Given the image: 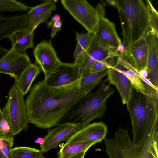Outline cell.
<instances>
[{
    "label": "cell",
    "instance_id": "1",
    "mask_svg": "<svg viewBox=\"0 0 158 158\" xmlns=\"http://www.w3.org/2000/svg\"><path fill=\"white\" fill-rule=\"evenodd\" d=\"M81 79L59 87L50 86L44 80L35 84L25 100L29 122L44 129L57 126L73 107L89 93L80 87Z\"/></svg>",
    "mask_w": 158,
    "mask_h": 158
},
{
    "label": "cell",
    "instance_id": "2",
    "mask_svg": "<svg viewBox=\"0 0 158 158\" xmlns=\"http://www.w3.org/2000/svg\"><path fill=\"white\" fill-rule=\"evenodd\" d=\"M149 92L143 93L132 86L126 104L131 121L134 147L141 146L148 135L158 127V90L150 87Z\"/></svg>",
    "mask_w": 158,
    "mask_h": 158
},
{
    "label": "cell",
    "instance_id": "3",
    "mask_svg": "<svg viewBox=\"0 0 158 158\" xmlns=\"http://www.w3.org/2000/svg\"><path fill=\"white\" fill-rule=\"evenodd\" d=\"M106 3L117 10L123 37L122 45L127 48L151 30L149 6L142 0H108Z\"/></svg>",
    "mask_w": 158,
    "mask_h": 158
},
{
    "label": "cell",
    "instance_id": "4",
    "mask_svg": "<svg viewBox=\"0 0 158 158\" xmlns=\"http://www.w3.org/2000/svg\"><path fill=\"white\" fill-rule=\"evenodd\" d=\"M101 84L96 91L81 99L58 125H74L79 130L91 123L95 119L102 117L106 111V101L114 93V90L107 79Z\"/></svg>",
    "mask_w": 158,
    "mask_h": 158
},
{
    "label": "cell",
    "instance_id": "5",
    "mask_svg": "<svg viewBox=\"0 0 158 158\" xmlns=\"http://www.w3.org/2000/svg\"><path fill=\"white\" fill-rule=\"evenodd\" d=\"M158 127L148 135L143 145L138 148L133 146L127 130L120 128L114 137L105 138V152L109 158H149L152 140L158 133Z\"/></svg>",
    "mask_w": 158,
    "mask_h": 158
},
{
    "label": "cell",
    "instance_id": "6",
    "mask_svg": "<svg viewBox=\"0 0 158 158\" xmlns=\"http://www.w3.org/2000/svg\"><path fill=\"white\" fill-rule=\"evenodd\" d=\"M7 101L2 109L3 115L9 125L10 134L14 136L28 128L23 96L14 85L8 92Z\"/></svg>",
    "mask_w": 158,
    "mask_h": 158
},
{
    "label": "cell",
    "instance_id": "7",
    "mask_svg": "<svg viewBox=\"0 0 158 158\" xmlns=\"http://www.w3.org/2000/svg\"><path fill=\"white\" fill-rule=\"evenodd\" d=\"M119 52L118 50L109 47L94 38L87 51L77 60L74 61L82 77L91 74L94 64L98 62H107L112 65L115 57Z\"/></svg>",
    "mask_w": 158,
    "mask_h": 158
},
{
    "label": "cell",
    "instance_id": "8",
    "mask_svg": "<svg viewBox=\"0 0 158 158\" xmlns=\"http://www.w3.org/2000/svg\"><path fill=\"white\" fill-rule=\"evenodd\" d=\"M61 3L87 32H94L99 18L96 7H93L86 0H62Z\"/></svg>",
    "mask_w": 158,
    "mask_h": 158
},
{
    "label": "cell",
    "instance_id": "9",
    "mask_svg": "<svg viewBox=\"0 0 158 158\" xmlns=\"http://www.w3.org/2000/svg\"><path fill=\"white\" fill-rule=\"evenodd\" d=\"M99 14V20L94 37L102 44L118 50L123 46L114 23L105 16L103 5L99 3L96 7Z\"/></svg>",
    "mask_w": 158,
    "mask_h": 158
},
{
    "label": "cell",
    "instance_id": "10",
    "mask_svg": "<svg viewBox=\"0 0 158 158\" xmlns=\"http://www.w3.org/2000/svg\"><path fill=\"white\" fill-rule=\"evenodd\" d=\"M151 30L131 46L124 48L118 57L139 72L146 70L148 46V36Z\"/></svg>",
    "mask_w": 158,
    "mask_h": 158
},
{
    "label": "cell",
    "instance_id": "11",
    "mask_svg": "<svg viewBox=\"0 0 158 158\" xmlns=\"http://www.w3.org/2000/svg\"><path fill=\"white\" fill-rule=\"evenodd\" d=\"M31 63L27 54L16 53L0 45V73L8 74L15 78Z\"/></svg>",
    "mask_w": 158,
    "mask_h": 158
},
{
    "label": "cell",
    "instance_id": "12",
    "mask_svg": "<svg viewBox=\"0 0 158 158\" xmlns=\"http://www.w3.org/2000/svg\"><path fill=\"white\" fill-rule=\"evenodd\" d=\"M82 77L77 64L61 62L50 74L44 77V81L48 85L59 87L68 84Z\"/></svg>",
    "mask_w": 158,
    "mask_h": 158
},
{
    "label": "cell",
    "instance_id": "13",
    "mask_svg": "<svg viewBox=\"0 0 158 158\" xmlns=\"http://www.w3.org/2000/svg\"><path fill=\"white\" fill-rule=\"evenodd\" d=\"M33 54L35 62L44 74H50L61 62L51 41L43 40L35 48Z\"/></svg>",
    "mask_w": 158,
    "mask_h": 158
},
{
    "label": "cell",
    "instance_id": "14",
    "mask_svg": "<svg viewBox=\"0 0 158 158\" xmlns=\"http://www.w3.org/2000/svg\"><path fill=\"white\" fill-rule=\"evenodd\" d=\"M78 130L77 126L69 124H60L49 130L40 144V150L44 153L56 148L60 142L66 140Z\"/></svg>",
    "mask_w": 158,
    "mask_h": 158
},
{
    "label": "cell",
    "instance_id": "15",
    "mask_svg": "<svg viewBox=\"0 0 158 158\" xmlns=\"http://www.w3.org/2000/svg\"><path fill=\"white\" fill-rule=\"evenodd\" d=\"M107 127L102 122H95L79 130L66 141V143L90 141L97 143L105 138Z\"/></svg>",
    "mask_w": 158,
    "mask_h": 158
},
{
    "label": "cell",
    "instance_id": "16",
    "mask_svg": "<svg viewBox=\"0 0 158 158\" xmlns=\"http://www.w3.org/2000/svg\"><path fill=\"white\" fill-rule=\"evenodd\" d=\"M107 80L119 92L123 104L127 103L131 94L132 84L118 64L109 69Z\"/></svg>",
    "mask_w": 158,
    "mask_h": 158
},
{
    "label": "cell",
    "instance_id": "17",
    "mask_svg": "<svg viewBox=\"0 0 158 158\" xmlns=\"http://www.w3.org/2000/svg\"><path fill=\"white\" fill-rule=\"evenodd\" d=\"M56 2L48 0L35 6L31 7L27 13L29 19L26 28L31 31L41 23L45 22L51 16L52 12L56 10Z\"/></svg>",
    "mask_w": 158,
    "mask_h": 158
},
{
    "label": "cell",
    "instance_id": "18",
    "mask_svg": "<svg viewBox=\"0 0 158 158\" xmlns=\"http://www.w3.org/2000/svg\"><path fill=\"white\" fill-rule=\"evenodd\" d=\"M158 38L150 31L148 36V46L146 70L148 79L158 89Z\"/></svg>",
    "mask_w": 158,
    "mask_h": 158
},
{
    "label": "cell",
    "instance_id": "19",
    "mask_svg": "<svg viewBox=\"0 0 158 158\" xmlns=\"http://www.w3.org/2000/svg\"><path fill=\"white\" fill-rule=\"evenodd\" d=\"M28 14L10 17L0 16V41L9 38L16 31L27 27Z\"/></svg>",
    "mask_w": 158,
    "mask_h": 158
},
{
    "label": "cell",
    "instance_id": "20",
    "mask_svg": "<svg viewBox=\"0 0 158 158\" xmlns=\"http://www.w3.org/2000/svg\"><path fill=\"white\" fill-rule=\"evenodd\" d=\"M34 32L30 31L26 27L16 31L9 38L12 45L10 49L18 53H26L27 48L34 47Z\"/></svg>",
    "mask_w": 158,
    "mask_h": 158
},
{
    "label": "cell",
    "instance_id": "21",
    "mask_svg": "<svg viewBox=\"0 0 158 158\" xmlns=\"http://www.w3.org/2000/svg\"><path fill=\"white\" fill-rule=\"evenodd\" d=\"M41 72L35 63H31L18 77L15 78L14 85L24 96L30 90L33 81Z\"/></svg>",
    "mask_w": 158,
    "mask_h": 158
},
{
    "label": "cell",
    "instance_id": "22",
    "mask_svg": "<svg viewBox=\"0 0 158 158\" xmlns=\"http://www.w3.org/2000/svg\"><path fill=\"white\" fill-rule=\"evenodd\" d=\"M96 143L90 141L66 143L60 148L58 158H70L80 152L87 151Z\"/></svg>",
    "mask_w": 158,
    "mask_h": 158
},
{
    "label": "cell",
    "instance_id": "23",
    "mask_svg": "<svg viewBox=\"0 0 158 158\" xmlns=\"http://www.w3.org/2000/svg\"><path fill=\"white\" fill-rule=\"evenodd\" d=\"M76 45L73 57L76 61L80 58L89 48L94 37V32L76 33Z\"/></svg>",
    "mask_w": 158,
    "mask_h": 158
},
{
    "label": "cell",
    "instance_id": "24",
    "mask_svg": "<svg viewBox=\"0 0 158 158\" xmlns=\"http://www.w3.org/2000/svg\"><path fill=\"white\" fill-rule=\"evenodd\" d=\"M40 150L27 147H18L11 148L8 158H44Z\"/></svg>",
    "mask_w": 158,
    "mask_h": 158
},
{
    "label": "cell",
    "instance_id": "25",
    "mask_svg": "<svg viewBox=\"0 0 158 158\" xmlns=\"http://www.w3.org/2000/svg\"><path fill=\"white\" fill-rule=\"evenodd\" d=\"M109 69L91 74L82 77L80 82V87L88 91L89 93L98 85L108 73Z\"/></svg>",
    "mask_w": 158,
    "mask_h": 158
},
{
    "label": "cell",
    "instance_id": "26",
    "mask_svg": "<svg viewBox=\"0 0 158 158\" xmlns=\"http://www.w3.org/2000/svg\"><path fill=\"white\" fill-rule=\"evenodd\" d=\"M118 65L134 88L144 93L149 92V89L136 74L133 71L127 69L120 64Z\"/></svg>",
    "mask_w": 158,
    "mask_h": 158
},
{
    "label": "cell",
    "instance_id": "27",
    "mask_svg": "<svg viewBox=\"0 0 158 158\" xmlns=\"http://www.w3.org/2000/svg\"><path fill=\"white\" fill-rule=\"evenodd\" d=\"M30 7L15 0H0V12L28 11Z\"/></svg>",
    "mask_w": 158,
    "mask_h": 158
},
{
    "label": "cell",
    "instance_id": "28",
    "mask_svg": "<svg viewBox=\"0 0 158 158\" xmlns=\"http://www.w3.org/2000/svg\"><path fill=\"white\" fill-rule=\"evenodd\" d=\"M150 11L151 15V32L154 33L158 38V13L150 1L147 0Z\"/></svg>",
    "mask_w": 158,
    "mask_h": 158
},
{
    "label": "cell",
    "instance_id": "29",
    "mask_svg": "<svg viewBox=\"0 0 158 158\" xmlns=\"http://www.w3.org/2000/svg\"><path fill=\"white\" fill-rule=\"evenodd\" d=\"M13 145V137L0 139V158H8L9 150Z\"/></svg>",
    "mask_w": 158,
    "mask_h": 158
},
{
    "label": "cell",
    "instance_id": "30",
    "mask_svg": "<svg viewBox=\"0 0 158 158\" xmlns=\"http://www.w3.org/2000/svg\"><path fill=\"white\" fill-rule=\"evenodd\" d=\"M158 133L154 137L150 149L149 158H158Z\"/></svg>",
    "mask_w": 158,
    "mask_h": 158
},
{
    "label": "cell",
    "instance_id": "31",
    "mask_svg": "<svg viewBox=\"0 0 158 158\" xmlns=\"http://www.w3.org/2000/svg\"><path fill=\"white\" fill-rule=\"evenodd\" d=\"M113 66L111 64L107 62H98L93 66L91 70V74L109 69Z\"/></svg>",
    "mask_w": 158,
    "mask_h": 158
},
{
    "label": "cell",
    "instance_id": "32",
    "mask_svg": "<svg viewBox=\"0 0 158 158\" xmlns=\"http://www.w3.org/2000/svg\"><path fill=\"white\" fill-rule=\"evenodd\" d=\"M62 26V21L61 19L51 24L49 27L51 29V32L50 34L51 39L53 38L57 33L61 30Z\"/></svg>",
    "mask_w": 158,
    "mask_h": 158
},
{
    "label": "cell",
    "instance_id": "33",
    "mask_svg": "<svg viewBox=\"0 0 158 158\" xmlns=\"http://www.w3.org/2000/svg\"><path fill=\"white\" fill-rule=\"evenodd\" d=\"M60 20V17L58 14H56L54 15L51 18L50 21L47 22V27L48 28L49 26L52 23L58 21Z\"/></svg>",
    "mask_w": 158,
    "mask_h": 158
},
{
    "label": "cell",
    "instance_id": "34",
    "mask_svg": "<svg viewBox=\"0 0 158 158\" xmlns=\"http://www.w3.org/2000/svg\"><path fill=\"white\" fill-rule=\"evenodd\" d=\"M86 151H84L79 153L70 158H84L85 153Z\"/></svg>",
    "mask_w": 158,
    "mask_h": 158
},
{
    "label": "cell",
    "instance_id": "35",
    "mask_svg": "<svg viewBox=\"0 0 158 158\" xmlns=\"http://www.w3.org/2000/svg\"><path fill=\"white\" fill-rule=\"evenodd\" d=\"M3 117H4V116H3L2 113V110L1 109V107H0V122H1L2 119ZM0 139H6V138H3L0 133Z\"/></svg>",
    "mask_w": 158,
    "mask_h": 158
},
{
    "label": "cell",
    "instance_id": "36",
    "mask_svg": "<svg viewBox=\"0 0 158 158\" xmlns=\"http://www.w3.org/2000/svg\"></svg>",
    "mask_w": 158,
    "mask_h": 158
}]
</instances>
